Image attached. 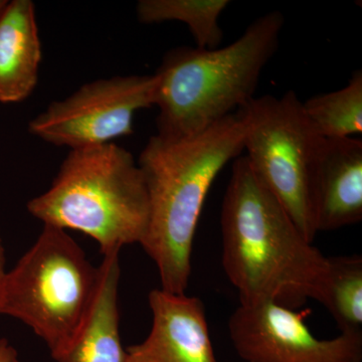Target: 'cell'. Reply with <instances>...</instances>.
Returning <instances> with one entry per match:
<instances>
[{
    "label": "cell",
    "mask_w": 362,
    "mask_h": 362,
    "mask_svg": "<svg viewBox=\"0 0 362 362\" xmlns=\"http://www.w3.org/2000/svg\"><path fill=\"white\" fill-rule=\"evenodd\" d=\"M221 265L240 304L320 303L328 257L312 245L246 156L233 164L221 213Z\"/></svg>",
    "instance_id": "6da1fadb"
},
{
    "label": "cell",
    "mask_w": 362,
    "mask_h": 362,
    "mask_svg": "<svg viewBox=\"0 0 362 362\" xmlns=\"http://www.w3.org/2000/svg\"><path fill=\"white\" fill-rule=\"evenodd\" d=\"M246 130L242 108L192 137L152 136L143 148L137 162L148 192L149 221L140 246L156 264L161 289L187 292L202 207L221 169L244 150Z\"/></svg>",
    "instance_id": "7a4b0ae2"
},
{
    "label": "cell",
    "mask_w": 362,
    "mask_h": 362,
    "mask_svg": "<svg viewBox=\"0 0 362 362\" xmlns=\"http://www.w3.org/2000/svg\"><path fill=\"white\" fill-rule=\"evenodd\" d=\"M280 11L259 16L223 47H178L164 54L157 78V136L178 140L204 132L254 99L262 71L279 47Z\"/></svg>",
    "instance_id": "3957f363"
},
{
    "label": "cell",
    "mask_w": 362,
    "mask_h": 362,
    "mask_svg": "<svg viewBox=\"0 0 362 362\" xmlns=\"http://www.w3.org/2000/svg\"><path fill=\"white\" fill-rule=\"evenodd\" d=\"M26 209L44 226L89 235L103 256L141 244L149 221L141 168L114 142L70 150L51 187Z\"/></svg>",
    "instance_id": "277c9868"
},
{
    "label": "cell",
    "mask_w": 362,
    "mask_h": 362,
    "mask_svg": "<svg viewBox=\"0 0 362 362\" xmlns=\"http://www.w3.org/2000/svg\"><path fill=\"white\" fill-rule=\"evenodd\" d=\"M98 280L99 268L66 230L44 226L35 244L7 272L0 315L28 326L57 361L84 322Z\"/></svg>",
    "instance_id": "5b68a950"
},
{
    "label": "cell",
    "mask_w": 362,
    "mask_h": 362,
    "mask_svg": "<svg viewBox=\"0 0 362 362\" xmlns=\"http://www.w3.org/2000/svg\"><path fill=\"white\" fill-rule=\"evenodd\" d=\"M247 117L244 150L257 177L277 197L307 240L316 237L312 175L321 137L293 90L282 97L254 98Z\"/></svg>",
    "instance_id": "8992f818"
},
{
    "label": "cell",
    "mask_w": 362,
    "mask_h": 362,
    "mask_svg": "<svg viewBox=\"0 0 362 362\" xmlns=\"http://www.w3.org/2000/svg\"><path fill=\"white\" fill-rule=\"evenodd\" d=\"M156 75L116 76L83 85L28 123L35 137L70 150L133 134L135 114L156 106Z\"/></svg>",
    "instance_id": "52a82bcc"
},
{
    "label": "cell",
    "mask_w": 362,
    "mask_h": 362,
    "mask_svg": "<svg viewBox=\"0 0 362 362\" xmlns=\"http://www.w3.org/2000/svg\"><path fill=\"white\" fill-rule=\"evenodd\" d=\"M298 312L275 302L240 304L228 319V334L246 362H362V332L319 339Z\"/></svg>",
    "instance_id": "ba28073f"
},
{
    "label": "cell",
    "mask_w": 362,
    "mask_h": 362,
    "mask_svg": "<svg viewBox=\"0 0 362 362\" xmlns=\"http://www.w3.org/2000/svg\"><path fill=\"white\" fill-rule=\"evenodd\" d=\"M149 334L125 349V362H218L202 300L158 288L148 295Z\"/></svg>",
    "instance_id": "9c48e42d"
},
{
    "label": "cell",
    "mask_w": 362,
    "mask_h": 362,
    "mask_svg": "<svg viewBox=\"0 0 362 362\" xmlns=\"http://www.w3.org/2000/svg\"><path fill=\"white\" fill-rule=\"evenodd\" d=\"M311 199L316 233L361 223V139L321 138L312 175Z\"/></svg>",
    "instance_id": "30bf717a"
},
{
    "label": "cell",
    "mask_w": 362,
    "mask_h": 362,
    "mask_svg": "<svg viewBox=\"0 0 362 362\" xmlns=\"http://www.w3.org/2000/svg\"><path fill=\"white\" fill-rule=\"evenodd\" d=\"M42 54L35 4L6 1L0 9V103H18L33 94Z\"/></svg>",
    "instance_id": "8fae6325"
},
{
    "label": "cell",
    "mask_w": 362,
    "mask_h": 362,
    "mask_svg": "<svg viewBox=\"0 0 362 362\" xmlns=\"http://www.w3.org/2000/svg\"><path fill=\"white\" fill-rule=\"evenodd\" d=\"M120 251L104 255L99 280L88 315L70 346L57 362H125L119 330Z\"/></svg>",
    "instance_id": "7c38bea8"
},
{
    "label": "cell",
    "mask_w": 362,
    "mask_h": 362,
    "mask_svg": "<svg viewBox=\"0 0 362 362\" xmlns=\"http://www.w3.org/2000/svg\"><path fill=\"white\" fill-rule=\"evenodd\" d=\"M228 4V0H140L136 14L144 25L180 21L189 28L197 49H214L223 42L218 18Z\"/></svg>",
    "instance_id": "4fadbf2b"
},
{
    "label": "cell",
    "mask_w": 362,
    "mask_h": 362,
    "mask_svg": "<svg viewBox=\"0 0 362 362\" xmlns=\"http://www.w3.org/2000/svg\"><path fill=\"white\" fill-rule=\"evenodd\" d=\"M302 106L319 137L340 139L359 134L362 132V71H354L341 89L316 95Z\"/></svg>",
    "instance_id": "5bb4252c"
},
{
    "label": "cell",
    "mask_w": 362,
    "mask_h": 362,
    "mask_svg": "<svg viewBox=\"0 0 362 362\" xmlns=\"http://www.w3.org/2000/svg\"><path fill=\"white\" fill-rule=\"evenodd\" d=\"M322 304L341 332H362V257H328Z\"/></svg>",
    "instance_id": "9a60e30c"
},
{
    "label": "cell",
    "mask_w": 362,
    "mask_h": 362,
    "mask_svg": "<svg viewBox=\"0 0 362 362\" xmlns=\"http://www.w3.org/2000/svg\"><path fill=\"white\" fill-rule=\"evenodd\" d=\"M0 362H21L18 350L6 338H0Z\"/></svg>",
    "instance_id": "2e32d148"
},
{
    "label": "cell",
    "mask_w": 362,
    "mask_h": 362,
    "mask_svg": "<svg viewBox=\"0 0 362 362\" xmlns=\"http://www.w3.org/2000/svg\"><path fill=\"white\" fill-rule=\"evenodd\" d=\"M7 271L6 269V250L0 237V304H1L2 293H4V282H6Z\"/></svg>",
    "instance_id": "e0dca14e"
},
{
    "label": "cell",
    "mask_w": 362,
    "mask_h": 362,
    "mask_svg": "<svg viewBox=\"0 0 362 362\" xmlns=\"http://www.w3.org/2000/svg\"><path fill=\"white\" fill-rule=\"evenodd\" d=\"M7 0H0V9L4 6V4H6Z\"/></svg>",
    "instance_id": "ac0fdd59"
}]
</instances>
